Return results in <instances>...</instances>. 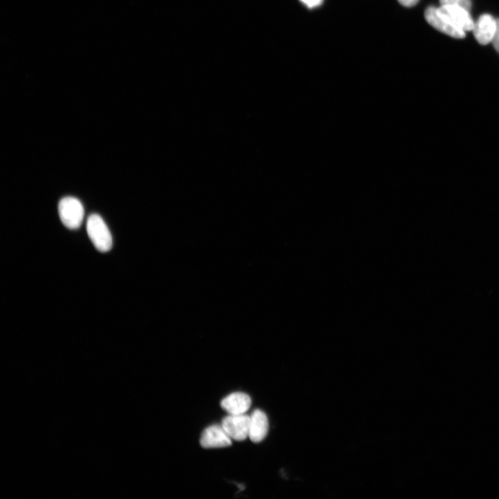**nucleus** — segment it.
Here are the masks:
<instances>
[{"mask_svg":"<svg viewBox=\"0 0 499 499\" xmlns=\"http://www.w3.org/2000/svg\"><path fill=\"white\" fill-rule=\"evenodd\" d=\"M323 0H301L310 9H313L320 6L323 3Z\"/></svg>","mask_w":499,"mask_h":499,"instance_id":"nucleus-11","label":"nucleus"},{"mask_svg":"<svg viewBox=\"0 0 499 499\" xmlns=\"http://www.w3.org/2000/svg\"><path fill=\"white\" fill-rule=\"evenodd\" d=\"M441 6H458L470 12L471 8V0H440Z\"/></svg>","mask_w":499,"mask_h":499,"instance_id":"nucleus-10","label":"nucleus"},{"mask_svg":"<svg viewBox=\"0 0 499 499\" xmlns=\"http://www.w3.org/2000/svg\"><path fill=\"white\" fill-rule=\"evenodd\" d=\"M420 0H398V2L404 7L411 8L416 6Z\"/></svg>","mask_w":499,"mask_h":499,"instance_id":"nucleus-13","label":"nucleus"},{"mask_svg":"<svg viewBox=\"0 0 499 499\" xmlns=\"http://www.w3.org/2000/svg\"><path fill=\"white\" fill-rule=\"evenodd\" d=\"M440 11L455 26L466 32L473 30L475 22L470 12L458 6H440Z\"/></svg>","mask_w":499,"mask_h":499,"instance_id":"nucleus-6","label":"nucleus"},{"mask_svg":"<svg viewBox=\"0 0 499 499\" xmlns=\"http://www.w3.org/2000/svg\"><path fill=\"white\" fill-rule=\"evenodd\" d=\"M86 229L88 236L98 252L107 253L113 247L111 233L101 216L91 214L87 220Z\"/></svg>","mask_w":499,"mask_h":499,"instance_id":"nucleus-1","label":"nucleus"},{"mask_svg":"<svg viewBox=\"0 0 499 499\" xmlns=\"http://www.w3.org/2000/svg\"><path fill=\"white\" fill-rule=\"evenodd\" d=\"M497 27L496 31L491 41L494 48L499 53V19H496Z\"/></svg>","mask_w":499,"mask_h":499,"instance_id":"nucleus-12","label":"nucleus"},{"mask_svg":"<svg viewBox=\"0 0 499 499\" xmlns=\"http://www.w3.org/2000/svg\"><path fill=\"white\" fill-rule=\"evenodd\" d=\"M424 17L430 26L443 34L455 39H464L466 37L465 32L453 25L439 8H429Z\"/></svg>","mask_w":499,"mask_h":499,"instance_id":"nucleus-3","label":"nucleus"},{"mask_svg":"<svg viewBox=\"0 0 499 499\" xmlns=\"http://www.w3.org/2000/svg\"><path fill=\"white\" fill-rule=\"evenodd\" d=\"M249 422L251 416L229 415L223 418L221 426L232 440L243 441L249 437Z\"/></svg>","mask_w":499,"mask_h":499,"instance_id":"nucleus-4","label":"nucleus"},{"mask_svg":"<svg viewBox=\"0 0 499 499\" xmlns=\"http://www.w3.org/2000/svg\"><path fill=\"white\" fill-rule=\"evenodd\" d=\"M200 445L205 449L223 448L232 445V439L221 425H212L203 432Z\"/></svg>","mask_w":499,"mask_h":499,"instance_id":"nucleus-5","label":"nucleus"},{"mask_svg":"<svg viewBox=\"0 0 499 499\" xmlns=\"http://www.w3.org/2000/svg\"><path fill=\"white\" fill-rule=\"evenodd\" d=\"M58 210L60 219L67 228L76 229L80 227L84 218V207L78 198H63L59 201Z\"/></svg>","mask_w":499,"mask_h":499,"instance_id":"nucleus-2","label":"nucleus"},{"mask_svg":"<svg viewBox=\"0 0 499 499\" xmlns=\"http://www.w3.org/2000/svg\"><path fill=\"white\" fill-rule=\"evenodd\" d=\"M269 429L270 424L267 415L261 410L254 411L251 415L248 437L253 442L259 443L267 437Z\"/></svg>","mask_w":499,"mask_h":499,"instance_id":"nucleus-9","label":"nucleus"},{"mask_svg":"<svg viewBox=\"0 0 499 499\" xmlns=\"http://www.w3.org/2000/svg\"><path fill=\"white\" fill-rule=\"evenodd\" d=\"M251 397L243 393H234L222 399L221 408L229 415H241L251 408Z\"/></svg>","mask_w":499,"mask_h":499,"instance_id":"nucleus-8","label":"nucleus"},{"mask_svg":"<svg viewBox=\"0 0 499 499\" xmlns=\"http://www.w3.org/2000/svg\"><path fill=\"white\" fill-rule=\"evenodd\" d=\"M497 22L489 15H482L472 30L476 41L482 46L491 43L496 31Z\"/></svg>","mask_w":499,"mask_h":499,"instance_id":"nucleus-7","label":"nucleus"}]
</instances>
